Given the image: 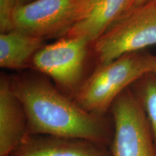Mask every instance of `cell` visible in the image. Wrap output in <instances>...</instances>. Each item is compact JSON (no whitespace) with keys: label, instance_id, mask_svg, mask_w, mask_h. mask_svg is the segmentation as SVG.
<instances>
[{"label":"cell","instance_id":"6da1fadb","mask_svg":"<svg viewBox=\"0 0 156 156\" xmlns=\"http://www.w3.org/2000/svg\"><path fill=\"white\" fill-rule=\"evenodd\" d=\"M10 80L26 113L29 134L82 138L109 147L114 134L110 114L87 112L41 73L23 74Z\"/></svg>","mask_w":156,"mask_h":156},{"label":"cell","instance_id":"7a4b0ae2","mask_svg":"<svg viewBox=\"0 0 156 156\" xmlns=\"http://www.w3.org/2000/svg\"><path fill=\"white\" fill-rule=\"evenodd\" d=\"M154 55L138 51L98 66L86 78L74 101L87 112L108 115L117 97L140 78L151 73Z\"/></svg>","mask_w":156,"mask_h":156},{"label":"cell","instance_id":"3957f363","mask_svg":"<svg viewBox=\"0 0 156 156\" xmlns=\"http://www.w3.org/2000/svg\"><path fill=\"white\" fill-rule=\"evenodd\" d=\"M154 45H156V3L152 0L123 14L93 43L92 54L98 66H101Z\"/></svg>","mask_w":156,"mask_h":156},{"label":"cell","instance_id":"277c9868","mask_svg":"<svg viewBox=\"0 0 156 156\" xmlns=\"http://www.w3.org/2000/svg\"><path fill=\"white\" fill-rule=\"evenodd\" d=\"M92 45L85 37L58 38L38 51L30 67L50 77L62 93L74 100L85 80L84 73Z\"/></svg>","mask_w":156,"mask_h":156},{"label":"cell","instance_id":"5b68a950","mask_svg":"<svg viewBox=\"0 0 156 156\" xmlns=\"http://www.w3.org/2000/svg\"><path fill=\"white\" fill-rule=\"evenodd\" d=\"M98 0H34L19 5L15 30L44 40L61 38L83 20Z\"/></svg>","mask_w":156,"mask_h":156},{"label":"cell","instance_id":"8992f818","mask_svg":"<svg viewBox=\"0 0 156 156\" xmlns=\"http://www.w3.org/2000/svg\"><path fill=\"white\" fill-rule=\"evenodd\" d=\"M109 114L114 123L111 156H156L151 124L132 87L116 98Z\"/></svg>","mask_w":156,"mask_h":156},{"label":"cell","instance_id":"52a82bcc","mask_svg":"<svg viewBox=\"0 0 156 156\" xmlns=\"http://www.w3.org/2000/svg\"><path fill=\"white\" fill-rule=\"evenodd\" d=\"M10 156H111L108 146L82 138L28 134Z\"/></svg>","mask_w":156,"mask_h":156},{"label":"cell","instance_id":"ba28073f","mask_svg":"<svg viewBox=\"0 0 156 156\" xmlns=\"http://www.w3.org/2000/svg\"><path fill=\"white\" fill-rule=\"evenodd\" d=\"M29 134L23 103L12 87L10 77L0 79V156H10Z\"/></svg>","mask_w":156,"mask_h":156},{"label":"cell","instance_id":"9c48e42d","mask_svg":"<svg viewBox=\"0 0 156 156\" xmlns=\"http://www.w3.org/2000/svg\"><path fill=\"white\" fill-rule=\"evenodd\" d=\"M44 39L13 30L0 34V67L9 69L30 67L38 51L45 46Z\"/></svg>","mask_w":156,"mask_h":156},{"label":"cell","instance_id":"30bf717a","mask_svg":"<svg viewBox=\"0 0 156 156\" xmlns=\"http://www.w3.org/2000/svg\"><path fill=\"white\" fill-rule=\"evenodd\" d=\"M129 0H98L90 13L64 37H85L93 43L124 14Z\"/></svg>","mask_w":156,"mask_h":156},{"label":"cell","instance_id":"8fae6325","mask_svg":"<svg viewBox=\"0 0 156 156\" xmlns=\"http://www.w3.org/2000/svg\"><path fill=\"white\" fill-rule=\"evenodd\" d=\"M132 88L145 109L156 146V76L152 73L146 74Z\"/></svg>","mask_w":156,"mask_h":156},{"label":"cell","instance_id":"7c38bea8","mask_svg":"<svg viewBox=\"0 0 156 156\" xmlns=\"http://www.w3.org/2000/svg\"><path fill=\"white\" fill-rule=\"evenodd\" d=\"M17 7V0H0L1 34L15 30V15Z\"/></svg>","mask_w":156,"mask_h":156},{"label":"cell","instance_id":"4fadbf2b","mask_svg":"<svg viewBox=\"0 0 156 156\" xmlns=\"http://www.w3.org/2000/svg\"><path fill=\"white\" fill-rule=\"evenodd\" d=\"M151 1H152V0H129L124 13L126 12L132 10V9L138 8L140 7H142V6L145 5V4L150 2Z\"/></svg>","mask_w":156,"mask_h":156},{"label":"cell","instance_id":"5bb4252c","mask_svg":"<svg viewBox=\"0 0 156 156\" xmlns=\"http://www.w3.org/2000/svg\"><path fill=\"white\" fill-rule=\"evenodd\" d=\"M151 73L153 74L155 76H156V56H155V55H154L153 64V68H152Z\"/></svg>","mask_w":156,"mask_h":156},{"label":"cell","instance_id":"9a60e30c","mask_svg":"<svg viewBox=\"0 0 156 156\" xmlns=\"http://www.w3.org/2000/svg\"><path fill=\"white\" fill-rule=\"evenodd\" d=\"M33 1H34V0H17V3H18V6H19V5H25V4L30 3Z\"/></svg>","mask_w":156,"mask_h":156},{"label":"cell","instance_id":"2e32d148","mask_svg":"<svg viewBox=\"0 0 156 156\" xmlns=\"http://www.w3.org/2000/svg\"><path fill=\"white\" fill-rule=\"evenodd\" d=\"M155 3H156V0H155Z\"/></svg>","mask_w":156,"mask_h":156}]
</instances>
